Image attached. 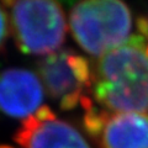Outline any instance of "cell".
Returning a JSON list of instances; mask_svg holds the SVG:
<instances>
[{"instance_id":"5b68a950","label":"cell","mask_w":148,"mask_h":148,"mask_svg":"<svg viewBox=\"0 0 148 148\" xmlns=\"http://www.w3.org/2000/svg\"><path fill=\"white\" fill-rule=\"evenodd\" d=\"M132 86L148 84V38L133 35L101 56L92 68V84Z\"/></svg>"},{"instance_id":"6da1fadb","label":"cell","mask_w":148,"mask_h":148,"mask_svg":"<svg viewBox=\"0 0 148 148\" xmlns=\"http://www.w3.org/2000/svg\"><path fill=\"white\" fill-rule=\"evenodd\" d=\"M69 26L82 49L101 57L127 41L132 14L126 4L117 0L82 1L72 8Z\"/></svg>"},{"instance_id":"52a82bcc","label":"cell","mask_w":148,"mask_h":148,"mask_svg":"<svg viewBox=\"0 0 148 148\" xmlns=\"http://www.w3.org/2000/svg\"><path fill=\"white\" fill-rule=\"evenodd\" d=\"M45 88L34 72L24 68H8L0 72V115L8 119L26 120L43 104Z\"/></svg>"},{"instance_id":"7a4b0ae2","label":"cell","mask_w":148,"mask_h":148,"mask_svg":"<svg viewBox=\"0 0 148 148\" xmlns=\"http://www.w3.org/2000/svg\"><path fill=\"white\" fill-rule=\"evenodd\" d=\"M10 30L18 49L43 56L57 52L66 41L67 22L62 6L51 0L5 1Z\"/></svg>"},{"instance_id":"8992f818","label":"cell","mask_w":148,"mask_h":148,"mask_svg":"<svg viewBox=\"0 0 148 148\" xmlns=\"http://www.w3.org/2000/svg\"><path fill=\"white\" fill-rule=\"evenodd\" d=\"M14 141L20 148H92L80 131L47 106L21 122Z\"/></svg>"},{"instance_id":"277c9868","label":"cell","mask_w":148,"mask_h":148,"mask_svg":"<svg viewBox=\"0 0 148 148\" xmlns=\"http://www.w3.org/2000/svg\"><path fill=\"white\" fill-rule=\"evenodd\" d=\"M84 126L100 148H148V115L110 112L98 109L91 100L83 105Z\"/></svg>"},{"instance_id":"ba28073f","label":"cell","mask_w":148,"mask_h":148,"mask_svg":"<svg viewBox=\"0 0 148 148\" xmlns=\"http://www.w3.org/2000/svg\"><path fill=\"white\" fill-rule=\"evenodd\" d=\"M9 34H10V24H9V16L6 8H4V4H0V48L6 42Z\"/></svg>"},{"instance_id":"3957f363","label":"cell","mask_w":148,"mask_h":148,"mask_svg":"<svg viewBox=\"0 0 148 148\" xmlns=\"http://www.w3.org/2000/svg\"><path fill=\"white\" fill-rule=\"evenodd\" d=\"M40 80L49 96L63 110L83 106L90 98L92 69L89 61L72 51H57L37 64Z\"/></svg>"}]
</instances>
